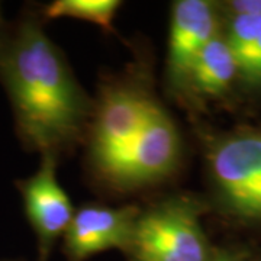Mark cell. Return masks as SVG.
<instances>
[{
  "instance_id": "1",
  "label": "cell",
  "mask_w": 261,
  "mask_h": 261,
  "mask_svg": "<svg viewBox=\"0 0 261 261\" xmlns=\"http://www.w3.org/2000/svg\"><path fill=\"white\" fill-rule=\"evenodd\" d=\"M0 82L27 149L57 155L83 134L89 99L35 16L25 15L2 29Z\"/></svg>"
},
{
  "instance_id": "2",
  "label": "cell",
  "mask_w": 261,
  "mask_h": 261,
  "mask_svg": "<svg viewBox=\"0 0 261 261\" xmlns=\"http://www.w3.org/2000/svg\"><path fill=\"white\" fill-rule=\"evenodd\" d=\"M202 202L176 196L138 215L125 254L129 261H211L215 248L200 224Z\"/></svg>"
},
{
  "instance_id": "3",
  "label": "cell",
  "mask_w": 261,
  "mask_h": 261,
  "mask_svg": "<svg viewBox=\"0 0 261 261\" xmlns=\"http://www.w3.org/2000/svg\"><path fill=\"white\" fill-rule=\"evenodd\" d=\"M207 163L226 209L241 219L261 222V129L243 128L216 138Z\"/></svg>"
},
{
  "instance_id": "4",
  "label": "cell",
  "mask_w": 261,
  "mask_h": 261,
  "mask_svg": "<svg viewBox=\"0 0 261 261\" xmlns=\"http://www.w3.org/2000/svg\"><path fill=\"white\" fill-rule=\"evenodd\" d=\"M152 102L134 84H113L103 92L92 128V157L105 177L140 134Z\"/></svg>"
},
{
  "instance_id": "5",
  "label": "cell",
  "mask_w": 261,
  "mask_h": 261,
  "mask_svg": "<svg viewBox=\"0 0 261 261\" xmlns=\"http://www.w3.org/2000/svg\"><path fill=\"white\" fill-rule=\"evenodd\" d=\"M180 138L174 121L159 102H152L140 134L108 178L121 187H135L168 176L177 166Z\"/></svg>"
},
{
  "instance_id": "6",
  "label": "cell",
  "mask_w": 261,
  "mask_h": 261,
  "mask_svg": "<svg viewBox=\"0 0 261 261\" xmlns=\"http://www.w3.org/2000/svg\"><path fill=\"white\" fill-rule=\"evenodd\" d=\"M25 214L38 244V261H48L56 243L64 237L74 209L57 178V155L42 154L37 171L16 181Z\"/></svg>"
},
{
  "instance_id": "7",
  "label": "cell",
  "mask_w": 261,
  "mask_h": 261,
  "mask_svg": "<svg viewBox=\"0 0 261 261\" xmlns=\"http://www.w3.org/2000/svg\"><path fill=\"white\" fill-rule=\"evenodd\" d=\"M140 215L135 206L80 207L64 233V254L68 261H86L108 250L126 251Z\"/></svg>"
},
{
  "instance_id": "8",
  "label": "cell",
  "mask_w": 261,
  "mask_h": 261,
  "mask_svg": "<svg viewBox=\"0 0 261 261\" xmlns=\"http://www.w3.org/2000/svg\"><path fill=\"white\" fill-rule=\"evenodd\" d=\"M218 35L214 3L206 0H178L171 10L168 35L167 79L173 89H187L196 58Z\"/></svg>"
},
{
  "instance_id": "9",
  "label": "cell",
  "mask_w": 261,
  "mask_h": 261,
  "mask_svg": "<svg viewBox=\"0 0 261 261\" xmlns=\"http://www.w3.org/2000/svg\"><path fill=\"white\" fill-rule=\"evenodd\" d=\"M237 75L232 53L225 38L218 34L196 58L187 87L202 97H219L228 92Z\"/></svg>"
},
{
  "instance_id": "10",
  "label": "cell",
  "mask_w": 261,
  "mask_h": 261,
  "mask_svg": "<svg viewBox=\"0 0 261 261\" xmlns=\"http://www.w3.org/2000/svg\"><path fill=\"white\" fill-rule=\"evenodd\" d=\"M121 5L119 0H56L45 8L44 15L47 19H80L111 31Z\"/></svg>"
},
{
  "instance_id": "11",
  "label": "cell",
  "mask_w": 261,
  "mask_h": 261,
  "mask_svg": "<svg viewBox=\"0 0 261 261\" xmlns=\"http://www.w3.org/2000/svg\"><path fill=\"white\" fill-rule=\"evenodd\" d=\"M238 75L251 87H261V34L237 61Z\"/></svg>"
},
{
  "instance_id": "12",
  "label": "cell",
  "mask_w": 261,
  "mask_h": 261,
  "mask_svg": "<svg viewBox=\"0 0 261 261\" xmlns=\"http://www.w3.org/2000/svg\"><path fill=\"white\" fill-rule=\"evenodd\" d=\"M231 15H252L261 16V0H233L226 3Z\"/></svg>"
},
{
  "instance_id": "13",
  "label": "cell",
  "mask_w": 261,
  "mask_h": 261,
  "mask_svg": "<svg viewBox=\"0 0 261 261\" xmlns=\"http://www.w3.org/2000/svg\"><path fill=\"white\" fill-rule=\"evenodd\" d=\"M211 261H247L245 254L233 250H215Z\"/></svg>"
},
{
  "instance_id": "14",
  "label": "cell",
  "mask_w": 261,
  "mask_h": 261,
  "mask_svg": "<svg viewBox=\"0 0 261 261\" xmlns=\"http://www.w3.org/2000/svg\"><path fill=\"white\" fill-rule=\"evenodd\" d=\"M2 29H3V22H2V15H0V32H2Z\"/></svg>"
},
{
  "instance_id": "15",
  "label": "cell",
  "mask_w": 261,
  "mask_h": 261,
  "mask_svg": "<svg viewBox=\"0 0 261 261\" xmlns=\"http://www.w3.org/2000/svg\"><path fill=\"white\" fill-rule=\"evenodd\" d=\"M0 261H23V260H0Z\"/></svg>"
}]
</instances>
